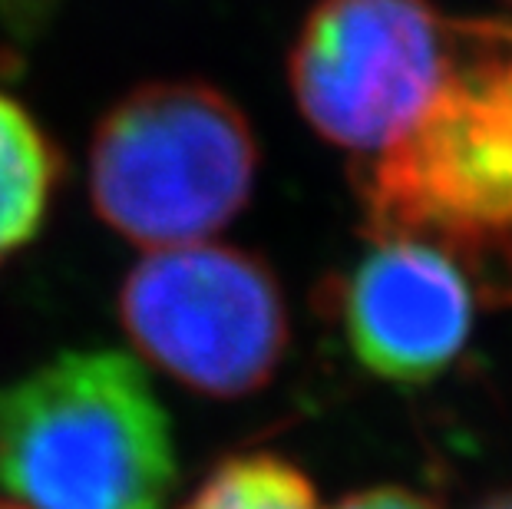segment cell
Wrapping results in <instances>:
<instances>
[{"label": "cell", "mask_w": 512, "mask_h": 509, "mask_svg": "<svg viewBox=\"0 0 512 509\" xmlns=\"http://www.w3.org/2000/svg\"><path fill=\"white\" fill-rule=\"evenodd\" d=\"M179 509H321L308 473L278 453H235L215 463Z\"/></svg>", "instance_id": "cell-8"}, {"label": "cell", "mask_w": 512, "mask_h": 509, "mask_svg": "<svg viewBox=\"0 0 512 509\" xmlns=\"http://www.w3.org/2000/svg\"><path fill=\"white\" fill-rule=\"evenodd\" d=\"M0 509H27V506H20V503H7V500H0Z\"/></svg>", "instance_id": "cell-11"}, {"label": "cell", "mask_w": 512, "mask_h": 509, "mask_svg": "<svg viewBox=\"0 0 512 509\" xmlns=\"http://www.w3.org/2000/svg\"><path fill=\"white\" fill-rule=\"evenodd\" d=\"M506 4H512V0H506Z\"/></svg>", "instance_id": "cell-12"}, {"label": "cell", "mask_w": 512, "mask_h": 509, "mask_svg": "<svg viewBox=\"0 0 512 509\" xmlns=\"http://www.w3.org/2000/svg\"><path fill=\"white\" fill-rule=\"evenodd\" d=\"M453 47L456 20L430 0H318L291 47V93L321 139L370 159L427 113Z\"/></svg>", "instance_id": "cell-5"}, {"label": "cell", "mask_w": 512, "mask_h": 509, "mask_svg": "<svg viewBox=\"0 0 512 509\" xmlns=\"http://www.w3.org/2000/svg\"><path fill=\"white\" fill-rule=\"evenodd\" d=\"M133 348L195 394L261 391L288 351V305L265 258L235 245L152 248L119 288Z\"/></svg>", "instance_id": "cell-4"}, {"label": "cell", "mask_w": 512, "mask_h": 509, "mask_svg": "<svg viewBox=\"0 0 512 509\" xmlns=\"http://www.w3.org/2000/svg\"><path fill=\"white\" fill-rule=\"evenodd\" d=\"M0 486L27 509H166L176 443L136 357L63 351L0 387Z\"/></svg>", "instance_id": "cell-2"}, {"label": "cell", "mask_w": 512, "mask_h": 509, "mask_svg": "<svg viewBox=\"0 0 512 509\" xmlns=\"http://www.w3.org/2000/svg\"><path fill=\"white\" fill-rule=\"evenodd\" d=\"M57 179L60 156L47 133L0 90V262L37 238Z\"/></svg>", "instance_id": "cell-7"}, {"label": "cell", "mask_w": 512, "mask_h": 509, "mask_svg": "<svg viewBox=\"0 0 512 509\" xmlns=\"http://www.w3.org/2000/svg\"><path fill=\"white\" fill-rule=\"evenodd\" d=\"M370 238L440 248L486 305H512V24H456L450 73L357 179Z\"/></svg>", "instance_id": "cell-1"}, {"label": "cell", "mask_w": 512, "mask_h": 509, "mask_svg": "<svg viewBox=\"0 0 512 509\" xmlns=\"http://www.w3.org/2000/svg\"><path fill=\"white\" fill-rule=\"evenodd\" d=\"M476 509H512V493H496V496H489V500H483Z\"/></svg>", "instance_id": "cell-10"}, {"label": "cell", "mask_w": 512, "mask_h": 509, "mask_svg": "<svg viewBox=\"0 0 512 509\" xmlns=\"http://www.w3.org/2000/svg\"><path fill=\"white\" fill-rule=\"evenodd\" d=\"M255 172V133L222 90L146 83L96 126L90 202L113 232L152 252L225 229L252 199Z\"/></svg>", "instance_id": "cell-3"}, {"label": "cell", "mask_w": 512, "mask_h": 509, "mask_svg": "<svg viewBox=\"0 0 512 509\" xmlns=\"http://www.w3.org/2000/svg\"><path fill=\"white\" fill-rule=\"evenodd\" d=\"M334 509H440V503L407 486H374V490L344 496Z\"/></svg>", "instance_id": "cell-9"}, {"label": "cell", "mask_w": 512, "mask_h": 509, "mask_svg": "<svg viewBox=\"0 0 512 509\" xmlns=\"http://www.w3.org/2000/svg\"><path fill=\"white\" fill-rule=\"evenodd\" d=\"M328 314L370 377L420 387L443 377L470 344L476 288L450 255L417 238H374L331 281Z\"/></svg>", "instance_id": "cell-6"}]
</instances>
